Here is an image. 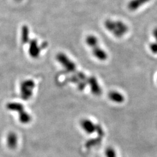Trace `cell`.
Here are the masks:
<instances>
[{
    "label": "cell",
    "mask_w": 157,
    "mask_h": 157,
    "mask_svg": "<svg viewBox=\"0 0 157 157\" xmlns=\"http://www.w3.org/2000/svg\"><path fill=\"white\" fill-rule=\"evenodd\" d=\"M36 84L33 80L28 78L23 80L20 84V95L23 100L28 101L33 94Z\"/></svg>",
    "instance_id": "obj_5"
},
{
    "label": "cell",
    "mask_w": 157,
    "mask_h": 157,
    "mask_svg": "<svg viewBox=\"0 0 157 157\" xmlns=\"http://www.w3.org/2000/svg\"><path fill=\"white\" fill-rule=\"evenodd\" d=\"M15 1H16L17 2H21V1H22V0H15Z\"/></svg>",
    "instance_id": "obj_18"
},
{
    "label": "cell",
    "mask_w": 157,
    "mask_h": 157,
    "mask_svg": "<svg viewBox=\"0 0 157 157\" xmlns=\"http://www.w3.org/2000/svg\"><path fill=\"white\" fill-rule=\"evenodd\" d=\"M104 28L115 37L121 39L129 32V28L121 20L107 19L104 22Z\"/></svg>",
    "instance_id": "obj_1"
},
{
    "label": "cell",
    "mask_w": 157,
    "mask_h": 157,
    "mask_svg": "<svg viewBox=\"0 0 157 157\" xmlns=\"http://www.w3.org/2000/svg\"><path fill=\"white\" fill-rule=\"evenodd\" d=\"M150 1L151 0H130L128 4V9L130 11H136Z\"/></svg>",
    "instance_id": "obj_12"
},
{
    "label": "cell",
    "mask_w": 157,
    "mask_h": 157,
    "mask_svg": "<svg viewBox=\"0 0 157 157\" xmlns=\"http://www.w3.org/2000/svg\"><path fill=\"white\" fill-rule=\"evenodd\" d=\"M88 86H89L90 91L93 94L99 96L102 94V90L101 86L95 76H91L89 77Z\"/></svg>",
    "instance_id": "obj_8"
},
{
    "label": "cell",
    "mask_w": 157,
    "mask_h": 157,
    "mask_svg": "<svg viewBox=\"0 0 157 157\" xmlns=\"http://www.w3.org/2000/svg\"><path fill=\"white\" fill-rule=\"evenodd\" d=\"M101 137H98L96 139H91L90 140L88 141L86 143V147L87 148H89L90 147H92L93 146H97L98 144H99L101 143V140H102Z\"/></svg>",
    "instance_id": "obj_14"
},
{
    "label": "cell",
    "mask_w": 157,
    "mask_h": 157,
    "mask_svg": "<svg viewBox=\"0 0 157 157\" xmlns=\"http://www.w3.org/2000/svg\"><path fill=\"white\" fill-rule=\"evenodd\" d=\"M85 42L89 47L91 54L97 60L104 62L108 58L107 51L103 49L100 44L98 37L94 34H89L85 39Z\"/></svg>",
    "instance_id": "obj_2"
},
{
    "label": "cell",
    "mask_w": 157,
    "mask_h": 157,
    "mask_svg": "<svg viewBox=\"0 0 157 157\" xmlns=\"http://www.w3.org/2000/svg\"><path fill=\"white\" fill-rule=\"evenodd\" d=\"M18 143V137L14 132H10L6 136V145L11 150L17 148Z\"/></svg>",
    "instance_id": "obj_10"
},
{
    "label": "cell",
    "mask_w": 157,
    "mask_h": 157,
    "mask_svg": "<svg viewBox=\"0 0 157 157\" xmlns=\"http://www.w3.org/2000/svg\"><path fill=\"white\" fill-rule=\"evenodd\" d=\"M80 125L84 131L88 134H92L96 132L97 124H94L89 119H83L80 122Z\"/></svg>",
    "instance_id": "obj_9"
},
{
    "label": "cell",
    "mask_w": 157,
    "mask_h": 157,
    "mask_svg": "<svg viewBox=\"0 0 157 157\" xmlns=\"http://www.w3.org/2000/svg\"><path fill=\"white\" fill-rule=\"evenodd\" d=\"M6 108L8 110L18 113L19 120L23 124H28L32 121V116L25 109L22 104L17 102H10L6 104Z\"/></svg>",
    "instance_id": "obj_3"
},
{
    "label": "cell",
    "mask_w": 157,
    "mask_h": 157,
    "mask_svg": "<svg viewBox=\"0 0 157 157\" xmlns=\"http://www.w3.org/2000/svg\"><path fill=\"white\" fill-rule=\"evenodd\" d=\"M89 77L84 72L78 70L75 72L72 73L70 80L77 86L78 90L82 91L88 86Z\"/></svg>",
    "instance_id": "obj_6"
},
{
    "label": "cell",
    "mask_w": 157,
    "mask_h": 157,
    "mask_svg": "<svg viewBox=\"0 0 157 157\" xmlns=\"http://www.w3.org/2000/svg\"><path fill=\"white\" fill-rule=\"evenodd\" d=\"M28 52L30 56L33 59H37L39 57L42 50L45 48L47 44L43 43L40 45L37 40L36 39H30L29 42Z\"/></svg>",
    "instance_id": "obj_7"
},
{
    "label": "cell",
    "mask_w": 157,
    "mask_h": 157,
    "mask_svg": "<svg viewBox=\"0 0 157 157\" xmlns=\"http://www.w3.org/2000/svg\"><path fill=\"white\" fill-rule=\"evenodd\" d=\"M56 58L57 62L68 73H73L78 71L76 63L65 53L62 52H58L56 56Z\"/></svg>",
    "instance_id": "obj_4"
},
{
    "label": "cell",
    "mask_w": 157,
    "mask_h": 157,
    "mask_svg": "<svg viewBox=\"0 0 157 157\" xmlns=\"http://www.w3.org/2000/svg\"><path fill=\"white\" fill-rule=\"evenodd\" d=\"M105 155L106 157H117L115 150L111 147H108L105 150Z\"/></svg>",
    "instance_id": "obj_15"
},
{
    "label": "cell",
    "mask_w": 157,
    "mask_h": 157,
    "mask_svg": "<svg viewBox=\"0 0 157 157\" xmlns=\"http://www.w3.org/2000/svg\"><path fill=\"white\" fill-rule=\"evenodd\" d=\"M108 97L111 101L117 104L123 103L125 100L124 96L117 90L110 91L108 93Z\"/></svg>",
    "instance_id": "obj_11"
},
{
    "label": "cell",
    "mask_w": 157,
    "mask_h": 157,
    "mask_svg": "<svg viewBox=\"0 0 157 157\" xmlns=\"http://www.w3.org/2000/svg\"><path fill=\"white\" fill-rule=\"evenodd\" d=\"M152 34H153V36H154V37L155 39V42L157 43V27L153 30Z\"/></svg>",
    "instance_id": "obj_17"
},
{
    "label": "cell",
    "mask_w": 157,
    "mask_h": 157,
    "mask_svg": "<svg viewBox=\"0 0 157 157\" xmlns=\"http://www.w3.org/2000/svg\"><path fill=\"white\" fill-rule=\"evenodd\" d=\"M30 38V30L28 26L26 25H23L21 29V41L23 44H28Z\"/></svg>",
    "instance_id": "obj_13"
},
{
    "label": "cell",
    "mask_w": 157,
    "mask_h": 157,
    "mask_svg": "<svg viewBox=\"0 0 157 157\" xmlns=\"http://www.w3.org/2000/svg\"><path fill=\"white\" fill-rule=\"evenodd\" d=\"M149 48L153 54H157V43L155 41L151 43L149 45Z\"/></svg>",
    "instance_id": "obj_16"
}]
</instances>
